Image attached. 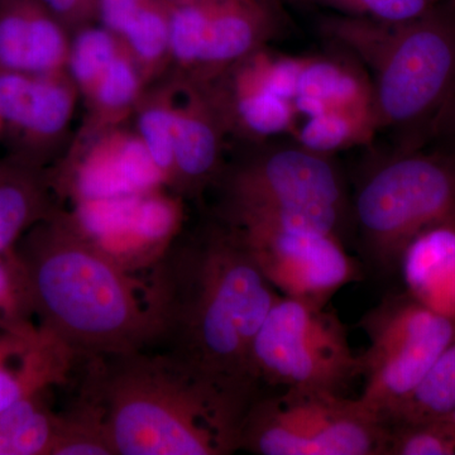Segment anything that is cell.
Here are the masks:
<instances>
[{"label":"cell","mask_w":455,"mask_h":455,"mask_svg":"<svg viewBox=\"0 0 455 455\" xmlns=\"http://www.w3.org/2000/svg\"><path fill=\"white\" fill-rule=\"evenodd\" d=\"M146 352L214 381L256 391L254 338L280 295L235 232L161 256L145 289Z\"/></svg>","instance_id":"cell-1"},{"label":"cell","mask_w":455,"mask_h":455,"mask_svg":"<svg viewBox=\"0 0 455 455\" xmlns=\"http://www.w3.org/2000/svg\"><path fill=\"white\" fill-rule=\"evenodd\" d=\"M92 362L85 390L103 411L116 455H227L241 449L256 391L146 350Z\"/></svg>","instance_id":"cell-2"},{"label":"cell","mask_w":455,"mask_h":455,"mask_svg":"<svg viewBox=\"0 0 455 455\" xmlns=\"http://www.w3.org/2000/svg\"><path fill=\"white\" fill-rule=\"evenodd\" d=\"M77 226L38 221L14 248L33 319L76 359L142 350L145 299L122 263Z\"/></svg>","instance_id":"cell-3"},{"label":"cell","mask_w":455,"mask_h":455,"mask_svg":"<svg viewBox=\"0 0 455 455\" xmlns=\"http://www.w3.org/2000/svg\"><path fill=\"white\" fill-rule=\"evenodd\" d=\"M323 31L372 73L377 131L412 139L430 130L455 84V12L438 5L405 23L331 17Z\"/></svg>","instance_id":"cell-4"},{"label":"cell","mask_w":455,"mask_h":455,"mask_svg":"<svg viewBox=\"0 0 455 455\" xmlns=\"http://www.w3.org/2000/svg\"><path fill=\"white\" fill-rule=\"evenodd\" d=\"M355 212L373 262L396 267L416 236L455 224V156L403 149L379 161L359 184Z\"/></svg>","instance_id":"cell-5"},{"label":"cell","mask_w":455,"mask_h":455,"mask_svg":"<svg viewBox=\"0 0 455 455\" xmlns=\"http://www.w3.org/2000/svg\"><path fill=\"white\" fill-rule=\"evenodd\" d=\"M386 431L359 398L286 388L278 396L256 397L241 449L260 455H383Z\"/></svg>","instance_id":"cell-6"},{"label":"cell","mask_w":455,"mask_h":455,"mask_svg":"<svg viewBox=\"0 0 455 455\" xmlns=\"http://www.w3.org/2000/svg\"><path fill=\"white\" fill-rule=\"evenodd\" d=\"M320 302L281 296L251 349L254 382L341 394L362 376L346 326Z\"/></svg>","instance_id":"cell-7"},{"label":"cell","mask_w":455,"mask_h":455,"mask_svg":"<svg viewBox=\"0 0 455 455\" xmlns=\"http://www.w3.org/2000/svg\"><path fill=\"white\" fill-rule=\"evenodd\" d=\"M235 223L259 221L338 236L346 211L343 180L326 155L300 145L272 149L230 185Z\"/></svg>","instance_id":"cell-8"},{"label":"cell","mask_w":455,"mask_h":455,"mask_svg":"<svg viewBox=\"0 0 455 455\" xmlns=\"http://www.w3.org/2000/svg\"><path fill=\"white\" fill-rule=\"evenodd\" d=\"M370 347L361 357L364 390L359 397L381 420L420 385L455 331V317L420 301L383 300L363 316Z\"/></svg>","instance_id":"cell-9"},{"label":"cell","mask_w":455,"mask_h":455,"mask_svg":"<svg viewBox=\"0 0 455 455\" xmlns=\"http://www.w3.org/2000/svg\"><path fill=\"white\" fill-rule=\"evenodd\" d=\"M233 232L287 298L328 304L338 290L359 278L358 265L339 236L259 221L235 223Z\"/></svg>","instance_id":"cell-10"},{"label":"cell","mask_w":455,"mask_h":455,"mask_svg":"<svg viewBox=\"0 0 455 455\" xmlns=\"http://www.w3.org/2000/svg\"><path fill=\"white\" fill-rule=\"evenodd\" d=\"M65 56L64 33L40 0L0 5V71L50 75Z\"/></svg>","instance_id":"cell-11"},{"label":"cell","mask_w":455,"mask_h":455,"mask_svg":"<svg viewBox=\"0 0 455 455\" xmlns=\"http://www.w3.org/2000/svg\"><path fill=\"white\" fill-rule=\"evenodd\" d=\"M75 361L65 344L41 328L27 335L0 331V411L65 382Z\"/></svg>","instance_id":"cell-12"},{"label":"cell","mask_w":455,"mask_h":455,"mask_svg":"<svg viewBox=\"0 0 455 455\" xmlns=\"http://www.w3.org/2000/svg\"><path fill=\"white\" fill-rule=\"evenodd\" d=\"M73 112L68 86L50 75L0 71V121L29 139L64 130Z\"/></svg>","instance_id":"cell-13"},{"label":"cell","mask_w":455,"mask_h":455,"mask_svg":"<svg viewBox=\"0 0 455 455\" xmlns=\"http://www.w3.org/2000/svg\"><path fill=\"white\" fill-rule=\"evenodd\" d=\"M164 179L142 140L125 137L89 156L77 172L76 187L90 202L146 196Z\"/></svg>","instance_id":"cell-14"},{"label":"cell","mask_w":455,"mask_h":455,"mask_svg":"<svg viewBox=\"0 0 455 455\" xmlns=\"http://www.w3.org/2000/svg\"><path fill=\"white\" fill-rule=\"evenodd\" d=\"M403 277L412 296L436 313L455 317V227L416 236L403 253Z\"/></svg>","instance_id":"cell-15"},{"label":"cell","mask_w":455,"mask_h":455,"mask_svg":"<svg viewBox=\"0 0 455 455\" xmlns=\"http://www.w3.org/2000/svg\"><path fill=\"white\" fill-rule=\"evenodd\" d=\"M275 18L256 0H217L204 37L199 62L220 68L245 59L275 32Z\"/></svg>","instance_id":"cell-16"},{"label":"cell","mask_w":455,"mask_h":455,"mask_svg":"<svg viewBox=\"0 0 455 455\" xmlns=\"http://www.w3.org/2000/svg\"><path fill=\"white\" fill-rule=\"evenodd\" d=\"M50 388L20 398L0 411V455H51L60 414L50 403Z\"/></svg>","instance_id":"cell-17"},{"label":"cell","mask_w":455,"mask_h":455,"mask_svg":"<svg viewBox=\"0 0 455 455\" xmlns=\"http://www.w3.org/2000/svg\"><path fill=\"white\" fill-rule=\"evenodd\" d=\"M299 95L315 98L328 109L372 108L366 75L353 62L334 57H302L295 98Z\"/></svg>","instance_id":"cell-18"},{"label":"cell","mask_w":455,"mask_h":455,"mask_svg":"<svg viewBox=\"0 0 455 455\" xmlns=\"http://www.w3.org/2000/svg\"><path fill=\"white\" fill-rule=\"evenodd\" d=\"M44 214V190L35 173L25 167L0 166V256L13 251Z\"/></svg>","instance_id":"cell-19"},{"label":"cell","mask_w":455,"mask_h":455,"mask_svg":"<svg viewBox=\"0 0 455 455\" xmlns=\"http://www.w3.org/2000/svg\"><path fill=\"white\" fill-rule=\"evenodd\" d=\"M455 409V331L415 391L383 419L385 425L424 423Z\"/></svg>","instance_id":"cell-20"},{"label":"cell","mask_w":455,"mask_h":455,"mask_svg":"<svg viewBox=\"0 0 455 455\" xmlns=\"http://www.w3.org/2000/svg\"><path fill=\"white\" fill-rule=\"evenodd\" d=\"M372 108L355 109H329L307 118L296 125L293 137L299 145L316 152H331L358 145H367L377 133Z\"/></svg>","instance_id":"cell-21"},{"label":"cell","mask_w":455,"mask_h":455,"mask_svg":"<svg viewBox=\"0 0 455 455\" xmlns=\"http://www.w3.org/2000/svg\"><path fill=\"white\" fill-rule=\"evenodd\" d=\"M233 109L239 125L256 137L293 133L298 125L292 101L260 85L251 66L239 75Z\"/></svg>","instance_id":"cell-22"},{"label":"cell","mask_w":455,"mask_h":455,"mask_svg":"<svg viewBox=\"0 0 455 455\" xmlns=\"http://www.w3.org/2000/svg\"><path fill=\"white\" fill-rule=\"evenodd\" d=\"M218 134L211 119L200 113L176 114L173 169L190 181H202L217 164Z\"/></svg>","instance_id":"cell-23"},{"label":"cell","mask_w":455,"mask_h":455,"mask_svg":"<svg viewBox=\"0 0 455 455\" xmlns=\"http://www.w3.org/2000/svg\"><path fill=\"white\" fill-rule=\"evenodd\" d=\"M51 455H116L104 424L103 411L88 394L73 411L60 414Z\"/></svg>","instance_id":"cell-24"},{"label":"cell","mask_w":455,"mask_h":455,"mask_svg":"<svg viewBox=\"0 0 455 455\" xmlns=\"http://www.w3.org/2000/svg\"><path fill=\"white\" fill-rule=\"evenodd\" d=\"M385 427V455L455 454V431L447 419Z\"/></svg>","instance_id":"cell-25"},{"label":"cell","mask_w":455,"mask_h":455,"mask_svg":"<svg viewBox=\"0 0 455 455\" xmlns=\"http://www.w3.org/2000/svg\"><path fill=\"white\" fill-rule=\"evenodd\" d=\"M33 320L22 268L13 250L0 256V331L32 334L38 329Z\"/></svg>","instance_id":"cell-26"},{"label":"cell","mask_w":455,"mask_h":455,"mask_svg":"<svg viewBox=\"0 0 455 455\" xmlns=\"http://www.w3.org/2000/svg\"><path fill=\"white\" fill-rule=\"evenodd\" d=\"M212 2L172 3L169 9V49L184 64H197Z\"/></svg>","instance_id":"cell-27"},{"label":"cell","mask_w":455,"mask_h":455,"mask_svg":"<svg viewBox=\"0 0 455 455\" xmlns=\"http://www.w3.org/2000/svg\"><path fill=\"white\" fill-rule=\"evenodd\" d=\"M169 9L161 0H146L122 35L132 51L145 61H155L169 49Z\"/></svg>","instance_id":"cell-28"},{"label":"cell","mask_w":455,"mask_h":455,"mask_svg":"<svg viewBox=\"0 0 455 455\" xmlns=\"http://www.w3.org/2000/svg\"><path fill=\"white\" fill-rule=\"evenodd\" d=\"M116 56L114 33L104 27L85 29L77 35L71 49V74L80 85L94 88L100 75Z\"/></svg>","instance_id":"cell-29"},{"label":"cell","mask_w":455,"mask_h":455,"mask_svg":"<svg viewBox=\"0 0 455 455\" xmlns=\"http://www.w3.org/2000/svg\"><path fill=\"white\" fill-rule=\"evenodd\" d=\"M341 16L382 23H405L427 16L440 0H313Z\"/></svg>","instance_id":"cell-30"},{"label":"cell","mask_w":455,"mask_h":455,"mask_svg":"<svg viewBox=\"0 0 455 455\" xmlns=\"http://www.w3.org/2000/svg\"><path fill=\"white\" fill-rule=\"evenodd\" d=\"M176 113L164 108H151L140 116V140L156 166L166 176L173 169V127Z\"/></svg>","instance_id":"cell-31"},{"label":"cell","mask_w":455,"mask_h":455,"mask_svg":"<svg viewBox=\"0 0 455 455\" xmlns=\"http://www.w3.org/2000/svg\"><path fill=\"white\" fill-rule=\"evenodd\" d=\"M139 75L133 65L116 56L95 83V95L99 104L109 109L128 106L139 92Z\"/></svg>","instance_id":"cell-32"},{"label":"cell","mask_w":455,"mask_h":455,"mask_svg":"<svg viewBox=\"0 0 455 455\" xmlns=\"http://www.w3.org/2000/svg\"><path fill=\"white\" fill-rule=\"evenodd\" d=\"M145 2L146 0H95L104 28L114 35H122L123 29L136 16Z\"/></svg>","instance_id":"cell-33"},{"label":"cell","mask_w":455,"mask_h":455,"mask_svg":"<svg viewBox=\"0 0 455 455\" xmlns=\"http://www.w3.org/2000/svg\"><path fill=\"white\" fill-rule=\"evenodd\" d=\"M430 132L455 149V84L449 92L447 100L436 114Z\"/></svg>","instance_id":"cell-34"},{"label":"cell","mask_w":455,"mask_h":455,"mask_svg":"<svg viewBox=\"0 0 455 455\" xmlns=\"http://www.w3.org/2000/svg\"><path fill=\"white\" fill-rule=\"evenodd\" d=\"M40 2L49 9L51 13L68 16L83 8L88 0H40Z\"/></svg>","instance_id":"cell-35"},{"label":"cell","mask_w":455,"mask_h":455,"mask_svg":"<svg viewBox=\"0 0 455 455\" xmlns=\"http://www.w3.org/2000/svg\"><path fill=\"white\" fill-rule=\"evenodd\" d=\"M444 419H447L448 423L451 425L453 430L455 431V409L451 412L448 416H445Z\"/></svg>","instance_id":"cell-36"},{"label":"cell","mask_w":455,"mask_h":455,"mask_svg":"<svg viewBox=\"0 0 455 455\" xmlns=\"http://www.w3.org/2000/svg\"><path fill=\"white\" fill-rule=\"evenodd\" d=\"M204 2H217V0H173L172 3H204Z\"/></svg>","instance_id":"cell-37"},{"label":"cell","mask_w":455,"mask_h":455,"mask_svg":"<svg viewBox=\"0 0 455 455\" xmlns=\"http://www.w3.org/2000/svg\"><path fill=\"white\" fill-rule=\"evenodd\" d=\"M8 0H0V5L4 4V3H7Z\"/></svg>","instance_id":"cell-38"},{"label":"cell","mask_w":455,"mask_h":455,"mask_svg":"<svg viewBox=\"0 0 455 455\" xmlns=\"http://www.w3.org/2000/svg\"><path fill=\"white\" fill-rule=\"evenodd\" d=\"M0 124H2V121H0Z\"/></svg>","instance_id":"cell-39"}]
</instances>
